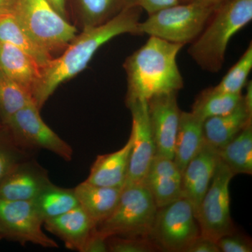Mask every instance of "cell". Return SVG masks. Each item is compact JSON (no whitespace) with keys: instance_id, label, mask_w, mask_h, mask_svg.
Masks as SVG:
<instances>
[{"instance_id":"36","label":"cell","mask_w":252,"mask_h":252,"mask_svg":"<svg viewBox=\"0 0 252 252\" xmlns=\"http://www.w3.org/2000/svg\"><path fill=\"white\" fill-rule=\"evenodd\" d=\"M16 1V0H0V12L14 11Z\"/></svg>"},{"instance_id":"28","label":"cell","mask_w":252,"mask_h":252,"mask_svg":"<svg viewBox=\"0 0 252 252\" xmlns=\"http://www.w3.org/2000/svg\"><path fill=\"white\" fill-rule=\"evenodd\" d=\"M252 69V43L221 81L215 86L217 90L230 94H241Z\"/></svg>"},{"instance_id":"26","label":"cell","mask_w":252,"mask_h":252,"mask_svg":"<svg viewBox=\"0 0 252 252\" xmlns=\"http://www.w3.org/2000/svg\"><path fill=\"white\" fill-rule=\"evenodd\" d=\"M32 201L44 222L79 205L74 189L62 188L53 183L44 189Z\"/></svg>"},{"instance_id":"30","label":"cell","mask_w":252,"mask_h":252,"mask_svg":"<svg viewBox=\"0 0 252 252\" xmlns=\"http://www.w3.org/2000/svg\"><path fill=\"white\" fill-rule=\"evenodd\" d=\"M108 252H151L157 251V245L149 238L112 236L107 239Z\"/></svg>"},{"instance_id":"7","label":"cell","mask_w":252,"mask_h":252,"mask_svg":"<svg viewBox=\"0 0 252 252\" xmlns=\"http://www.w3.org/2000/svg\"><path fill=\"white\" fill-rule=\"evenodd\" d=\"M200 235V226L193 204L181 197L158 208L149 238L158 250L186 252Z\"/></svg>"},{"instance_id":"6","label":"cell","mask_w":252,"mask_h":252,"mask_svg":"<svg viewBox=\"0 0 252 252\" xmlns=\"http://www.w3.org/2000/svg\"><path fill=\"white\" fill-rule=\"evenodd\" d=\"M13 12L32 39L53 58L77 35V28L48 0H16Z\"/></svg>"},{"instance_id":"20","label":"cell","mask_w":252,"mask_h":252,"mask_svg":"<svg viewBox=\"0 0 252 252\" xmlns=\"http://www.w3.org/2000/svg\"><path fill=\"white\" fill-rule=\"evenodd\" d=\"M123 187H104L81 182L74 188L80 205L97 226L117 206Z\"/></svg>"},{"instance_id":"3","label":"cell","mask_w":252,"mask_h":252,"mask_svg":"<svg viewBox=\"0 0 252 252\" xmlns=\"http://www.w3.org/2000/svg\"><path fill=\"white\" fill-rule=\"evenodd\" d=\"M252 20V0H224L201 34L190 44L189 56L203 70L218 72L230 39Z\"/></svg>"},{"instance_id":"12","label":"cell","mask_w":252,"mask_h":252,"mask_svg":"<svg viewBox=\"0 0 252 252\" xmlns=\"http://www.w3.org/2000/svg\"><path fill=\"white\" fill-rule=\"evenodd\" d=\"M177 94H158L147 100V110L153 133L157 155L174 159L176 136L182 111L177 102Z\"/></svg>"},{"instance_id":"18","label":"cell","mask_w":252,"mask_h":252,"mask_svg":"<svg viewBox=\"0 0 252 252\" xmlns=\"http://www.w3.org/2000/svg\"><path fill=\"white\" fill-rule=\"evenodd\" d=\"M0 69L31 94L39 83L41 67L22 49L0 41Z\"/></svg>"},{"instance_id":"32","label":"cell","mask_w":252,"mask_h":252,"mask_svg":"<svg viewBox=\"0 0 252 252\" xmlns=\"http://www.w3.org/2000/svg\"><path fill=\"white\" fill-rule=\"evenodd\" d=\"M134 5L144 10L148 15L154 14L160 10L180 4L181 0H133Z\"/></svg>"},{"instance_id":"21","label":"cell","mask_w":252,"mask_h":252,"mask_svg":"<svg viewBox=\"0 0 252 252\" xmlns=\"http://www.w3.org/2000/svg\"><path fill=\"white\" fill-rule=\"evenodd\" d=\"M252 122V112L247 109L243 102L233 112L209 118L203 122L205 141L214 148L220 149L238 135L244 127Z\"/></svg>"},{"instance_id":"34","label":"cell","mask_w":252,"mask_h":252,"mask_svg":"<svg viewBox=\"0 0 252 252\" xmlns=\"http://www.w3.org/2000/svg\"><path fill=\"white\" fill-rule=\"evenodd\" d=\"M186 252H220L216 240L200 235Z\"/></svg>"},{"instance_id":"35","label":"cell","mask_w":252,"mask_h":252,"mask_svg":"<svg viewBox=\"0 0 252 252\" xmlns=\"http://www.w3.org/2000/svg\"><path fill=\"white\" fill-rule=\"evenodd\" d=\"M56 11L59 13L63 18L69 21V13L67 10V0H48Z\"/></svg>"},{"instance_id":"15","label":"cell","mask_w":252,"mask_h":252,"mask_svg":"<svg viewBox=\"0 0 252 252\" xmlns=\"http://www.w3.org/2000/svg\"><path fill=\"white\" fill-rule=\"evenodd\" d=\"M182 177L174 160L156 155L142 183L160 208L182 197Z\"/></svg>"},{"instance_id":"24","label":"cell","mask_w":252,"mask_h":252,"mask_svg":"<svg viewBox=\"0 0 252 252\" xmlns=\"http://www.w3.org/2000/svg\"><path fill=\"white\" fill-rule=\"evenodd\" d=\"M220 158L234 175L252 174V122L224 147L217 149Z\"/></svg>"},{"instance_id":"5","label":"cell","mask_w":252,"mask_h":252,"mask_svg":"<svg viewBox=\"0 0 252 252\" xmlns=\"http://www.w3.org/2000/svg\"><path fill=\"white\" fill-rule=\"evenodd\" d=\"M157 210L152 194L142 182L125 184L114 211L96 230L107 238H149Z\"/></svg>"},{"instance_id":"17","label":"cell","mask_w":252,"mask_h":252,"mask_svg":"<svg viewBox=\"0 0 252 252\" xmlns=\"http://www.w3.org/2000/svg\"><path fill=\"white\" fill-rule=\"evenodd\" d=\"M44 227L61 239L66 248L80 252L96 228V225L80 205L59 217L44 220Z\"/></svg>"},{"instance_id":"13","label":"cell","mask_w":252,"mask_h":252,"mask_svg":"<svg viewBox=\"0 0 252 252\" xmlns=\"http://www.w3.org/2000/svg\"><path fill=\"white\" fill-rule=\"evenodd\" d=\"M51 183L47 170L31 158L18 164L0 181V199L33 200Z\"/></svg>"},{"instance_id":"39","label":"cell","mask_w":252,"mask_h":252,"mask_svg":"<svg viewBox=\"0 0 252 252\" xmlns=\"http://www.w3.org/2000/svg\"><path fill=\"white\" fill-rule=\"evenodd\" d=\"M192 1V0H181L182 2H186V1Z\"/></svg>"},{"instance_id":"11","label":"cell","mask_w":252,"mask_h":252,"mask_svg":"<svg viewBox=\"0 0 252 252\" xmlns=\"http://www.w3.org/2000/svg\"><path fill=\"white\" fill-rule=\"evenodd\" d=\"M132 115L130 160L125 184L141 183L157 155V147L149 123L147 101L126 104Z\"/></svg>"},{"instance_id":"27","label":"cell","mask_w":252,"mask_h":252,"mask_svg":"<svg viewBox=\"0 0 252 252\" xmlns=\"http://www.w3.org/2000/svg\"><path fill=\"white\" fill-rule=\"evenodd\" d=\"M32 102L31 94L0 69V120L3 125L20 109Z\"/></svg>"},{"instance_id":"31","label":"cell","mask_w":252,"mask_h":252,"mask_svg":"<svg viewBox=\"0 0 252 252\" xmlns=\"http://www.w3.org/2000/svg\"><path fill=\"white\" fill-rule=\"evenodd\" d=\"M220 252H252V243L248 238L235 233L225 235L217 241Z\"/></svg>"},{"instance_id":"25","label":"cell","mask_w":252,"mask_h":252,"mask_svg":"<svg viewBox=\"0 0 252 252\" xmlns=\"http://www.w3.org/2000/svg\"><path fill=\"white\" fill-rule=\"evenodd\" d=\"M242 97L243 94H226L212 86L198 94L194 101L191 112L203 122L209 118L225 115L238 107Z\"/></svg>"},{"instance_id":"33","label":"cell","mask_w":252,"mask_h":252,"mask_svg":"<svg viewBox=\"0 0 252 252\" xmlns=\"http://www.w3.org/2000/svg\"><path fill=\"white\" fill-rule=\"evenodd\" d=\"M107 238L94 230L83 247L81 252H108Z\"/></svg>"},{"instance_id":"8","label":"cell","mask_w":252,"mask_h":252,"mask_svg":"<svg viewBox=\"0 0 252 252\" xmlns=\"http://www.w3.org/2000/svg\"><path fill=\"white\" fill-rule=\"evenodd\" d=\"M234 175L220 160L203 200L195 210L200 235L214 240L235 233L230 212L229 185Z\"/></svg>"},{"instance_id":"9","label":"cell","mask_w":252,"mask_h":252,"mask_svg":"<svg viewBox=\"0 0 252 252\" xmlns=\"http://www.w3.org/2000/svg\"><path fill=\"white\" fill-rule=\"evenodd\" d=\"M39 112L36 104L31 102L16 112L4 126L16 143L25 150L34 153L44 149L70 161L72 147L46 125Z\"/></svg>"},{"instance_id":"37","label":"cell","mask_w":252,"mask_h":252,"mask_svg":"<svg viewBox=\"0 0 252 252\" xmlns=\"http://www.w3.org/2000/svg\"><path fill=\"white\" fill-rule=\"evenodd\" d=\"M5 238L4 231L1 228V225H0V239Z\"/></svg>"},{"instance_id":"22","label":"cell","mask_w":252,"mask_h":252,"mask_svg":"<svg viewBox=\"0 0 252 252\" xmlns=\"http://www.w3.org/2000/svg\"><path fill=\"white\" fill-rule=\"evenodd\" d=\"M203 122L191 112H181L173 160L182 174L205 142Z\"/></svg>"},{"instance_id":"10","label":"cell","mask_w":252,"mask_h":252,"mask_svg":"<svg viewBox=\"0 0 252 252\" xmlns=\"http://www.w3.org/2000/svg\"><path fill=\"white\" fill-rule=\"evenodd\" d=\"M0 225L5 238L21 245L31 243L44 248H59L57 243L43 230L44 220L32 200L0 199Z\"/></svg>"},{"instance_id":"23","label":"cell","mask_w":252,"mask_h":252,"mask_svg":"<svg viewBox=\"0 0 252 252\" xmlns=\"http://www.w3.org/2000/svg\"><path fill=\"white\" fill-rule=\"evenodd\" d=\"M0 41L22 49L35 60L41 69L54 59L32 39L13 11L0 12Z\"/></svg>"},{"instance_id":"38","label":"cell","mask_w":252,"mask_h":252,"mask_svg":"<svg viewBox=\"0 0 252 252\" xmlns=\"http://www.w3.org/2000/svg\"><path fill=\"white\" fill-rule=\"evenodd\" d=\"M4 127V126L3 125V124H2V122H1V120H0V130H1V129H2L3 127Z\"/></svg>"},{"instance_id":"19","label":"cell","mask_w":252,"mask_h":252,"mask_svg":"<svg viewBox=\"0 0 252 252\" xmlns=\"http://www.w3.org/2000/svg\"><path fill=\"white\" fill-rule=\"evenodd\" d=\"M130 137L122 149L112 153L97 156L85 182L104 187H123L125 185L130 160Z\"/></svg>"},{"instance_id":"14","label":"cell","mask_w":252,"mask_h":252,"mask_svg":"<svg viewBox=\"0 0 252 252\" xmlns=\"http://www.w3.org/2000/svg\"><path fill=\"white\" fill-rule=\"evenodd\" d=\"M220 160L217 149L205 141L182 172V197L193 204L195 211L210 187Z\"/></svg>"},{"instance_id":"16","label":"cell","mask_w":252,"mask_h":252,"mask_svg":"<svg viewBox=\"0 0 252 252\" xmlns=\"http://www.w3.org/2000/svg\"><path fill=\"white\" fill-rule=\"evenodd\" d=\"M131 6H136L133 0H67L69 20L81 31L108 22Z\"/></svg>"},{"instance_id":"2","label":"cell","mask_w":252,"mask_h":252,"mask_svg":"<svg viewBox=\"0 0 252 252\" xmlns=\"http://www.w3.org/2000/svg\"><path fill=\"white\" fill-rule=\"evenodd\" d=\"M184 45L149 36L147 42L126 59V104L149 100L158 94L183 89L177 59Z\"/></svg>"},{"instance_id":"4","label":"cell","mask_w":252,"mask_h":252,"mask_svg":"<svg viewBox=\"0 0 252 252\" xmlns=\"http://www.w3.org/2000/svg\"><path fill=\"white\" fill-rule=\"evenodd\" d=\"M224 0H192L148 15L140 21L141 34L157 36L185 46L205 29L215 10Z\"/></svg>"},{"instance_id":"1","label":"cell","mask_w":252,"mask_h":252,"mask_svg":"<svg viewBox=\"0 0 252 252\" xmlns=\"http://www.w3.org/2000/svg\"><path fill=\"white\" fill-rule=\"evenodd\" d=\"M142 11L139 6H131L108 22L81 31L63 53L41 69L32 94L36 107L41 110L56 89L86 69L97 50L113 38L124 34L142 35L139 25Z\"/></svg>"},{"instance_id":"29","label":"cell","mask_w":252,"mask_h":252,"mask_svg":"<svg viewBox=\"0 0 252 252\" xmlns=\"http://www.w3.org/2000/svg\"><path fill=\"white\" fill-rule=\"evenodd\" d=\"M32 154L16 143L4 126L0 130V181L20 162L31 158Z\"/></svg>"}]
</instances>
